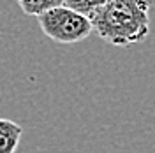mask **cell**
Listing matches in <instances>:
<instances>
[{
    "label": "cell",
    "instance_id": "cell-2",
    "mask_svg": "<svg viewBox=\"0 0 155 153\" xmlns=\"http://www.w3.org/2000/svg\"><path fill=\"white\" fill-rule=\"evenodd\" d=\"M37 23L42 34L58 44H76L92 34L90 19L78 11L69 9L67 5H60L39 14Z\"/></svg>",
    "mask_w": 155,
    "mask_h": 153
},
{
    "label": "cell",
    "instance_id": "cell-3",
    "mask_svg": "<svg viewBox=\"0 0 155 153\" xmlns=\"http://www.w3.org/2000/svg\"><path fill=\"white\" fill-rule=\"evenodd\" d=\"M23 135V129L12 120L0 118V153H14Z\"/></svg>",
    "mask_w": 155,
    "mask_h": 153
},
{
    "label": "cell",
    "instance_id": "cell-1",
    "mask_svg": "<svg viewBox=\"0 0 155 153\" xmlns=\"http://www.w3.org/2000/svg\"><path fill=\"white\" fill-rule=\"evenodd\" d=\"M152 0H107L88 14L92 32L104 42L125 48L146 41Z\"/></svg>",
    "mask_w": 155,
    "mask_h": 153
},
{
    "label": "cell",
    "instance_id": "cell-4",
    "mask_svg": "<svg viewBox=\"0 0 155 153\" xmlns=\"http://www.w3.org/2000/svg\"><path fill=\"white\" fill-rule=\"evenodd\" d=\"M18 4L25 14L37 18L39 14H42L46 11L64 5L65 0H18Z\"/></svg>",
    "mask_w": 155,
    "mask_h": 153
},
{
    "label": "cell",
    "instance_id": "cell-5",
    "mask_svg": "<svg viewBox=\"0 0 155 153\" xmlns=\"http://www.w3.org/2000/svg\"><path fill=\"white\" fill-rule=\"evenodd\" d=\"M104 2H107V0H65L64 5H67L69 9L78 11V12H81V14L88 16L95 7L102 5Z\"/></svg>",
    "mask_w": 155,
    "mask_h": 153
}]
</instances>
